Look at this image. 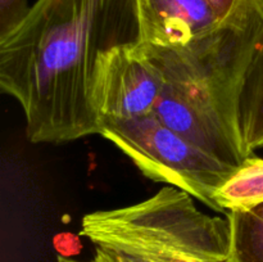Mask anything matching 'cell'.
<instances>
[{"label": "cell", "instance_id": "1", "mask_svg": "<svg viewBox=\"0 0 263 262\" xmlns=\"http://www.w3.org/2000/svg\"><path fill=\"white\" fill-rule=\"evenodd\" d=\"M141 41L138 0H36L0 39V89L14 98L33 144L102 133L92 102L107 51Z\"/></svg>", "mask_w": 263, "mask_h": 262}, {"label": "cell", "instance_id": "2", "mask_svg": "<svg viewBox=\"0 0 263 262\" xmlns=\"http://www.w3.org/2000/svg\"><path fill=\"white\" fill-rule=\"evenodd\" d=\"M262 43L263 31L230 27L184 48L140 43L163 76L154 115L223 163L241 166L251 154L239 128V94Z\"/></svg>", "mask_w": 263, "mask_h": 262}, {"label": "cell", "instance_id": "3", "mask_svg": "<svg viewBox=\"0 0 263 262\" xmlns=\"http://www.w3.org/2000/svg\"><path fill=\"white\" fill-rule=\"evenodd\" d=\"M102 133L133 161L144 176L189 193L216 212L217 190L238 167L226 164L167 127L154 112L100 121Z\"/></svg>", "mask_w": 263, "mask_h": 262}, {"label": "cell", "instance_id": "4", "mask_svg": "<svg viewBox=\"0 0 263 262\" xmlns=\"http://www.w3.org/2000/svg\"><path fill=\"white\" fill-rule=\"evenodd\" d=\"M140 43L115 48L100 58L92 91L100 121L134 118L154 110L163 76L141 50Z\"/></svg>", "mask_w": 263, "mask_h": 262}, {"label": "cell", "instance_id": "5", "mask_svg": "<svg viewBox=\"0 0 263 262\" xmlns=\"http://www.w3.org/2000/svg\"><path fill=\"white\" fill-rule=\"evenodd\" d=\"M141 43L184 46L213 35L222 26L207 0H138Z\"/></svg>", "mask_w": 263, "mask_h": 262}, {"label": "cell", "instance_id": "6", "mask_svg": "<svg viewBox=\"0 0 263 262\" xmlns=\"http://www.w3.org/2000/svg\"><path fill=\"white\" fill-rule=\"evenodd\" d=\"M238 121L244 146L252 156L256 149L263 148V43L254 54L241 85Z\"/></svg>", "mask_w": 263, "mask_h": 262}, {"label": "cell", "instance_id": "7", "mask_svg": "<svg viewBox=\"0 0 263 262\" xmlns=\"http://www.w3.org/2000/svg\"><path fill=\"white\" fill-rule=\"evenodd\" d=\"M215 199L221 212L247 210L262 203L263 158L248 157L217 190Z\"/></svg>", "mask_w": 263, "mask_h": 262}, {"label": "cell", "instance_id": "8", "mask_svg": "<svg viewBox=\"0 0 263 262\" xmlns=\"http://www.w3.org/2000/svg\"><path fill=\"white\" fill-rule=\"evenodd\" d=\"M231 230L228 262H263V202L228 212Z\"/></svg>", "mask_w": 263, "mask_h": 262}, {"label": "cell", "instance_id": "9", "mask_svg": "<svg viewBox=\"0 0 263 262\" xmlns=\"http://www.w3.org/2000/svg\"><path fill=\"white\" fill-rule=\"evenodd\" d=\"M222 26L263 31V0H207Z\"/></svg>", "mask_w": 263, "mask_h": 262}, {"label": "cell", "instance_id": "10", "mask_svg": "<svg viewBox=\"0 0 263 262\" xmlns=\"http://www.w3.org/2000/svg\"><path fill=\"white\" fill-rule=\"evenodd\" d=\"M30 9L27 0H0V39L15 30Z\"/></svg>", "mask_w": 263, "mask_h": 262}, {"label": "cell", "instance_id": "11", "mask_svg": "<svg viewBox=\"0 0 263 262\" xmlns=\"http://www.w3.org/2000/svg\"><path fill=\"white\" fill-rule=\"evenodd\" d=\"M58 262H80V261H76V259H71V258H67V257L64 256H58ZM87 262H107L104 258H103L100 254H95V258L92 259V261H87Z\"/></svg>", "mask_w": 263, "mask_h": 262}, {"label": "cell", "instance_id": "12", "mask_svg": "<svg viewBox=\"0 0 263 262\" xmlns=\"http://www.w3.org/2000/svg\"><path fill=\"white\" fill-rule=\"evenodd\" d=\"M95 252H97V253H100V254H102V256H104V257H105V259H107L108 262H113L112 259L109 258V257H108V256H105V254H104V253H102V252H99V251H95Z\"/></svg>", "mask_w": 263, "mask_h": 262}, {"label": "cell", "instance_id": "13", "mask_svg": "<svg viewBox=\"0 0 263 262\" xmlns=\"http://www.w3.org/2000/svg\"><path fill=\"white\" fill-rule=\"evenodd\" d=\"M98 254H100V253H98ZM100 256H102V254H100ZM102 257H103V258L105 259V257H104V256H102ZM105 261H107V259H105ZM107 262H108V261H107Z\"/></svg>", "mask_w": 263, "mask_h": 262}]
</instances>
